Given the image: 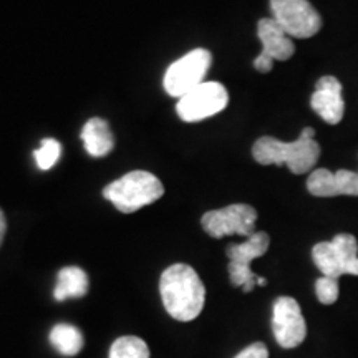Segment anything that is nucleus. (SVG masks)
I'll return each mask as SVG.
<instances>
[{"label": "nucleus", "mask_w": 358, "mask_h": 358, "mask_svg": "<svg viewBox=\"0 0 358 358\" xmlns=\"http://www.w3.org/2000/svg\"><path fill=\"white\" fill-rule=\"evenodd\" d=\"M159 294L166 312L179 322L198 319L204 308L206 287L187 264H173L161 274Z\"/></svg>", "instance_id": "obj_1"}, {"label": "nucleus", "mask_w": 358, "mask_h": 358, "mask_svg": "<svg viewBox=\"0 0 358 358\" xmlns=\"http://www.w3.org/2000/svg\"><path fill=\"white\" fill-rule=\"evenodd\" d=\"M313 136L315 131L310 127L303 128L301 136L290 143L262 136L254 143L252 156L259 164H287L294 174H306L320 158V146Z\"/></svg>", "instance_id": "obj_2"}, {"label": "nucleus", "mask_w": 358, "mask_h": 358, "mask_svg": "<svg viewBox=\"0 0 358 358\" xmlns=\"http://www.w3.org/2000/svg\"><path fill=\"white\" fill-rule=\"evenodd\" d=\"M164 194V187L155 174L131 171L110 182L103 189V198L108 199L120 213L131 214L148 204H153Z\"/></svg>", "instance_id": "obj_3"}, {"label": "nucleus", "mask_w": 358, "mask_h": 358, "mask_svg": "<svg viewBox=\"0 0 358 358\" xmlns=\"http://www.w3.org/2000/svg\"><path fill=\"white\" fill-rule=\"evenodd\" d=\"M312 257L325 277L358 275V243L352 234H337L332 241L315 244Z\"/></svg>", "instance_id": "obj_4"}, {"label": "nucleus", "mask_w": 358, "mask_h": 358, "mask_svg": "<svg viewBox=\"0 0 358 358\" xmlns=\"http://www.w3.org/2000/svg\"><path fill=\"white\" fill-rule=\"evenodd\" d=\"M213 57L206 48H196L179 58L164 73V90L174 98L185 96L191 90L204 83V77L211 69Z\"/></svg>", "instance_id": "obj_5"}, {"label": "nucleus", "mask_w": 358, "mask_h": 358, "mask_svg": "<svg viewBox=\"0 0 358 358\" xmlns=\"http://www.w3.org/2000/svg\"><path fill=\"white\" fill-rule=\"evenodd\" d=\"M271 237L267 232H254L243 244H231L226 254L229 257V277L234 287H243L245 294L252 292L259 275L250 271V262L267 252Z\"/></svg>", "instance_id": "obj_6"}, {"label": "nucleus", "mask_w": 358, "mask_h": 358, "mask_svg": "<svg viewBox=\"0 0 358 358\" xmlns=\"http://www.w3.org/2000/svg\"><path fill=\"white\" fill-rule=\"evenodd\" d=\"M271 10L289 37L310 38L322 29V17L308 0H271Z\"/></svg>", "instance_id": "obj_7"}, {"label": "nucleus", "mask_w": 358, "mask_h": 358, "mask_svg": "<svg viewBox=\"0 0 358 358\" xmlns=\"http://www.w3.org/2000/svg\"><path fill=\"white\" fill-rule=\"evenodd\" d=\"M229 95L224 85L217 82H204L179 98L176 111L178 116L186 123H196L211 118L227 106Z\"/></svg>", "instance_id": "obj_8"}, {"label": "nucleus", "mask_w": 358, "mask_h": 358, "mask_svg": "<svg viewBox=\"0 0 358 358\" xmlns=\"http://www.w3.org/2000/svg\"><path fill=\"white\" fill-rule=\"evenodd\" d=\"M257 211L249 204H231L227 208L208 211L201 219L203 229L214 239L226 236L250 237L256 232Z\"/></svg>", "instance_id": "obj_9"}, {"label": "nucleus", "mask_w": 358, "mask_h": 358, "mask_svg": "<svg viewBox=\"0 0 358 358\" xmlns=\"http://www.w3.org/2000/svg\"><path fill=\"white\" fill-rule=\"evenodd\" d=\"M272 330L282 348L299 347L307 337V324L301 306L292 297H279L272 312Z\"/></svg>", "instance_id": "obj_10"}, {"label": "nucleus", "mask_w": 358, "mask_h": 358, "mask_svg": "<svg viewBox=\"0 0 358 358\" xmlns=\"http://www.w3.org/2000/svg\"><path fill=\"white\" fill-rule=\"evenodd\" d=\"M257 35L262 42V52L254 60V69L261 73L271 71L275 60L284 62L294 55L295 45L292 38L282 30V27L274 19L259 20Z\"/></svg>", "instance_id": "obj_11"}, {"label": "nucleus", "mask_w": 358, "mask_h": 358, "mask_svg": "<svg viewBox=\"0 0 358 358\" xmlns=\"http://www.w3.org/2000/svg\"><path fill=\"white\" fill-rule=\"evenodd\" d=\"M307 189L317 198H335V196H358V173L338 169H315L307 179Z\"/></svg>", "instance_id": "obj_12"}, {"label": "nucleus", "mask_w": 358, "mask_h": 358, "mask_svg": "<svg viewBox=\"0 0 358 358\" xmlns=\"http://www.w3.org/2000/svg\"><path fill=\"white\" fill-rule=\"evenodd\" d=\"M312 110L329 124L342 122L345 113V103L342 96V83L332 75L322 77L317 82L315 92L310 98Z\"/></svg>", "instance_id": "obj_13"}, {"label": "nucleus", "mask_w": 358, "mask_h": 358, "mask_svg": "<svg viewBox=\"0 0 358 358\" xmlns=\"http://www.w3.org/2000/svg\"><path fill=\"white\" fill-rule=\"evenodd\" d=\"M80 138H82L87 153L93 158H103V156L110 155L115 148V136L111 133L110 124L101 118L88 120Z\"/></svg>", "instance_id": "obj_14"}, {"label": "nucleus", "mask_w": 358, "mask_h": 358, "mask_svg": "<svg viewBox=\"0 0 358 358\" xmlns=\"http://www.w3.org/2000/svg\"><path fill=\"white\" fill-rule=\"evenodd\" d=\"M88 275L83 268L77 266L64 267L58 272L57 285L53 289V299L58 302L69 301V299L85 297L88 292Z\"/></svg>", "instance_id": "obj_15"}, {"label": "nucleus", "mask_w": 358, "mask_h": 358, "mask_svg": "<svg viewBox=\"0 0 358 358\" xmlns=\"http://www.w3.org/2000/svg\"><path fill=\"white\" fill-rule=\"evenodd\" d=\"M52 347L65 357H75L83 348V335L77 327L70 324H58L50 330L48 335Z\"/></svg>", "instance_id": "obj_16"}, {"label": "nucleus", "mask_w": 358, "mask_h": 358, "mask_svg": "<svg viewBox=\"0 0 358 358\" xmlns=\"http://www.w3.org/2000/svg\"><path fill=\"white\" fill-rule=\"evenodd\" d=\"M110 358H150V348L145 340L127 335L115 340L110 348Z\"/></svg>", "instance_id": "obj_17"}, {"label": "nucleus", "mask_w": 358, "mask_h": 358, "mask_svg": "<svg viewBox=\"0 0 358 358\" xmlns=\"http://www.w3.org/2000/svg\"><path fill=\"white\" fill-rule=\"evenodd\" d=\"M34 155L38 168L47 171V169H52L55 166L57 161L60 159L62 145L57 140H53V138H47V140L42 141V146H40Z\"/></svg>", "instance_id": "obj_18"}, {"label": "nucleus", "mask_w": 358, "mask_h": 358, "mask_svg": "<svg viewBox=\"0 0 358 358\" xmlns=\"http://www.w3.org/2000/svg\"><path fill=\"white\" fill-rule=\"evenodd\" d=\"M315 292L320 303H324V306H332V303L337 302L338 299V279L325 275L320 277V279L315 282Z\"/></svg>", "instance_id": "obj_19"}, {"label": "nucleus", "mask_w": 358, "mask_h": 358, "mask_svg": "<svg viewBox=\"0 0 358 358\" xmlns=\"http://www.w3.org/2000/svg\"><path fill=\"white\" fill-rule=\"evenodd\" d=\"M234 358H268V350L262 342L250 343L243 352L237 353Z\"/></svg>", "instance_id": "obj_20"}, {"label": "nucleus", "mask_w": 358, "mask_h": 358, "mask_svg": "<svg viewBox=\"0 0 358 358\" xmlns=\"http://www.w3.org/2000/svg\"><path fill=\"white\" fill-rule=\"evenodd\" d=\"M6 231H7V219L2 209H0V245H2L3 237H6Z\"/></svg>", "instance_id": "obj_21"}, {"label": "nucleus", "mask_w": 358, "mask_h": 358, "mask_svg": "<svg viewBox=\"0 0 358 358\" xmlns=\"http://www.w3.org/2000/svg\"><path fill=\"white\" fill-rule=\"evenodd\" d=\"M267 284V280L264 279V277H259L257 279V285H266Z\"/></svg>", "instance_id": "obj_22"}]
</instances>
